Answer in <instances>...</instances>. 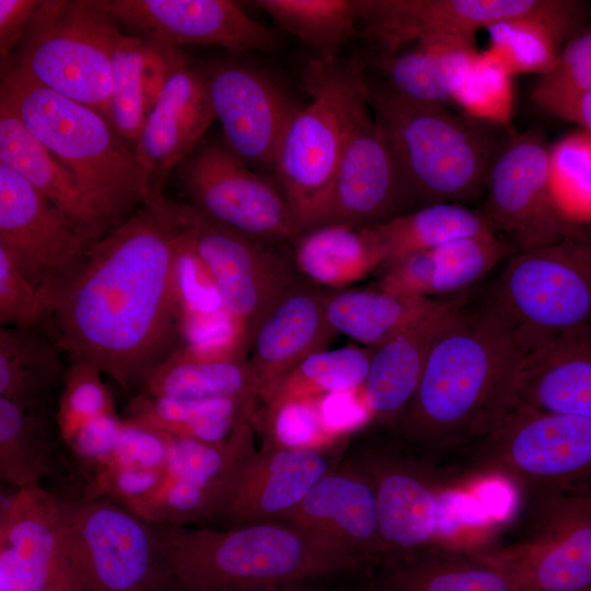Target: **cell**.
<instances>
[{"label": "cell", "instance_id": "cell-1", "mask_svg": "<svg viewBox=\"0 0 591 591\" xmlns=\"http://www.w3.org/2000/svg\"><path fill=\"white\" fill-rule=\"evenodd\" d=\"M179 236L162 195L94 243L43 326L68 362L91 364L138 394L183 348L173 285Z\"/></svg>", "mask_w": 591, "mask_h": 591}, {"label": "cell", "instance_id": "cell-2", "mask_svg": "<svg viewBox=\"0 0 591 591\" xmlns=\"http://www.w3.org/2000/svg\"><path fill=\"white\" fill-rule=\"evenodd\" d=\"M524 355L483 303H465L434 344L394 437L414 453L438 463L487 433L511 407L513 383Z\"/></svg>", "mask_w": 591, "mask_h": 591}, {"label": "cell", "instance_id": "cell-3", "mask_svg": "<svg viewBox=\"0 0 591 591\" xmlns=\"http://www.w3.org/2000/svg\"><path fill=\"white\" fill-rule=\"evenodd\" d=\"M155 528L162 591H248L369 569L354 555L279 520L225 530Z\"/></svg>", "mask_w": 591, "mask_h": 591}, {"label": "cell", "instance_id": "cell-4", "mask_svg": "<svg viewBox=\"0 0 591 591\" xmlns=\"http://www.w3.org/2000/svg\"><path fill=\"white\" fill-rule=\"evenodd\" d=\"M370 106L396 159L410 202L464 205L485 193L490 169L515 136L369 83Z\"/></svg>", "mask_w": 591, "mask_h": 591}, {"label": "cell", "instance_id": "cell-5", "mask_svg": "<svg viewBox=\"0 0 591 591\" xmlns=\"http://www.w3.org/2000/svg\"><path fill=\"white\" fill-rule=\"evenodd\" d=\"M0 94L34 137L78 179L111 230L147 201L135 150L100 112L1 63Z\"/></svg>", "mask_w": 591, "mask_h": 591}, {"label": "cell", "instance_id": "cell-6", "mask_svg": "<svg viewBox=\"0 0 591 591\" xmlns=\"http://www.w3.org/2000/svg\"><path fill=\"white\" fill-rule=\"evenodd\" d=\"M303 86L310 103L288 125L273 167L300 234L322 224L341 157L372 116L361 60L312 58Z\"/></svg>", "mask_w": 591, "mask_h": 591}, {"label": "cell", "instance_id": "cell-7", "mask_svg": "<svg viewBox=\"0 0 591 591\" xmlns=\"http://www.w3.org/2000/svg\"><path fill=\"white\" fill-rule=\"evenodd\" d=\"M508 258L484 304L523 355L591 332V225Z\"/></svg>", "mask_w": 591, "mask_h": 591}, {"label": "cell", "instance_id": "cell-8", "mask_svg": "<svg viewBox=\"0 0 591 591\" xmlns=\"http://www.w3.org/2000/svg\"><path fill=\"white\" fill-rule=\"evenodd\" d=\"M454 455L442 466L452 478L497 477L523 497L591 489V419L511 406L491 430L445 457Z\"/></svg>", "mask_w": 591, "mask_h": 591}, {"label": "cell", "instance_id": "cell-9", "mask_svg": "<svg viewBox=\"0 0 591 591\" xmlns=\"http://www.w3.org/2000/svg\"><path fill=\"white\" fill-rule=\"evenodd\" d=\"M119 30L104 0H40L14 56L1 63L107 118Z\"/></svg>", "mask_w": 591, "mask_h": 591}, {"label": "cell", "instance_id": "cell-10", "mask_svg": "<svg viewBox=\"0 0 591 591\" xmlns=\"http://www.w3.org/2000/svg\"><path fill=\"white\" fill-rule=\"evenodd\" d=\"M345 457L372 485L385 560L441 545L452 482L437 463L404 447L389 428L374 426L350 437Z\"/></svg>", "mask_w": 591, "mask_h": 591}, {"label": "cell", "instance_id": "cell-11", "mask_svg": "<svg viewBox=\"0 0 591 591\" xmlns=\"http://www.w3.org/2000/svg\"><path fill=\"white\" fill-rule=\"evenodd\" d=\"M169 204L210 269L225 309L243 325L252 345L265 318L304 278L292 250L232 229L189 202L169 199Z\"/></svg>", "mask_w": 591, "mask_h": 591}, {"label": "cell", "instance_id": "cell-12", "mask_svg": "<svg viewBox=\"0 0 591 591\" xmlns=\"http://www.w3.org/2000/svg\"><path fill=\"white\" fill-rule=\"evenodd\" d=\"M358 26L378 50L393 55L437 34L475 36L508 19L534 18L573 34L588 27L590 8L577 0H356Z\"/></svg>", "mask_w": 591, "mask_h": 591}, {"label": "cell", "instance_id": "cell-13", "mask_svg": "<svg viewBox=\"0 0 591 591\" xmlns=\"http://www.w3.org/2000/svg\"><path fill=\"white\" fill-rule=\"evenodd\" d=\"M97 241L0 164V248L40 292L46 318L82 271Z\"/></svg>", "mask_w": 591, "mask_h": 591}, {"label": "cell", "instance_id": "cell-14", "mask_svg": "<svg viewBox=\"0 0 591 591\" xmlns=\"http://www.w3.org/2000/svg\"><path fill=\"white\" fill-rule=\"evenodd\" d=\"M60 500L71 558L85 591H162L154 524L108 499Z\"/></svg>", "mask_w": 591, "mask_h": 591}, {"label": "cell", "instance_id": "cell-15", "mask_svg": "<svg viewBox=\"0 0 591 591\" xmlns=\"http://www.w3.org/2000/svg\"><path fill=\"white\" fill-rule=\"evenodd\" d=\"M522 498L519 541L494 553L532 591H591V489Z\"/></svg>", "mask_w": 591, "mask_h": 591}, {"label": "cell", "instance_id": "cell-16", "mask_svg": "<svg viewBox=\"0 0 591 591\" xmlns=\"http://www.w3.org/2000/svg\"><path fill=\"white\" fill-rule=\"evenodd\" d=\"M178 181L189 204L244 234L279 244L300 235L280 188L254 172L224 143H206L181 164Z\"/></svg>", "mask_w": 591, "mask_h": 591}, {"label": "cell", "instance_id": "cell-17", "mask_svg": "<svg viewBox=\"0 0 591 591\" xmlns=\"http://www.w3.org/2000/svg\"><path fill=\"white\" fill-rule=\"evenodd\" d=\"M548 150L534 131L515 135L488 174L482 211L513 254L558 242L584 227L568 222L554 202Z\"/></svg>", "mask_w": 591, "mask_h": 591}, {"label": "cell", "instance_id": "cell-18", "mask_svg": "<svg viewBox=\"0 0 591 591\" xmlns=\"http://www.w3.org/2000/svg\"><path fill=\"white\" fill-rule=\"evenodd\" d=\"M0 591H85L71 558L60 496L39 485L1 497Z\"/></svg>", "mask_w": 591, "mask_h": 591}, {"label": "cell", "instance_id": "cell-19", "mask_svg": "<svg viewBox=\"0 0 591 591\" xmlns=\"http://www.w3.org/2000/svg\"><path fill=\"white\" fill-rule=\"evenodd\" d=\"M204 76L224 146L251 169L273 170L300 107L271 74L252 65L221 61Z\"/></svg>", "mask_w": 591, "mask_h": 591}, {"label": "cell", "instance_id": "cell-20", "mask_svg": "<svg viewBox=\"0 0 591 591\" xmlns=\"http://www.w3.org/2000/svg\"><path fill=\"white\" fill-rule=\"evenodd\" d=\"M128 35L173 46H219L231 51H269L279 45L271 28L229 0H104Z\"/></svg>", "mask_w": 591, "mask_h": 591}, {"label": "cell", "instance_id": "cell-21", "mask_svg": "<svg viewBox=\"0 0 591 591\" xmlns=\"http://www.w3.org/2000/svg\"><path fill=\"white\" fill-rule=\"evenodd\" d=\"M350 437L324 448L263 444L242 466L219 517L230 526L281 520L343 460Z\"/></svg>", "mask_w": 591, "mask_h": 591}, {"label": "cell", "instance_id": "cell-22", "mask_svg": "<svg viewBox=\"0 0 591 591\" xmlns=\"http://www.w3.org/2000/svg\"><path fill=\"white\" fill-rule=\"evenodd\" d=\"M279 521L327 541L361 559L370 569L386 559L372 485L345 455L301 503Z\"/></svg>", "mask_w": 591, "mask_h": 591}, {"label": "cell", "instance_id": "cell-23", "mask_svg": "<svg viewBox=\"0 0 591 591\" xmlns=\"http://www.w3.org/2000/svg\"><path fill=\"white\" fill-rule=\"evenodd\" d=\"M213 119L204 72L187 65L177 69L148 113L134 147L144 179L146 202L163 195L167 176L196 150Z\"/></svg>", "mask_w": 591, "mask_h": 591}, {"label": "cell", "instance_id": "cell-24", "mask_svg": "<svg viewBox=\"0 0 591 591\" xmlns=\"http://www.w3.org/2000/svg\"><path fill=\"white\" fill-rule=\"evenodd\" d=\"M407 204L410 198L396 159L372 115L341 157L322 224L372 225L401 215Z\"/></svg>", "mask_w": 591, "mask_h": 591}, {"label": "cell", "instance_id": "cell-25", "mask_svg": "<svg viewBox=\"0 0 591 591\" xmlns=\"http://www.w3.org/2000/svg\"><path fill=\"white\" fill-rule=\"evenodd\" d=\"M328 292L303 278L256 332L248 363L263 405L308 357L326 350L338 335L327 314Z\"/></svg>", "mask_w": 591, "mask_h": 591}, {"label": "cell", "instance_id": "cell-26", "mask_svg": "<svg viewBox=\"0 0 591 591\" xmlns=\"http://www.w3.org/2000/svg\"><path fill=\"white\" fill-rule=\"evenodd\" d=\"M465 303L462 297L438 299L421 317L374 348L362 386L370 413L368 426L395 425L416 393L434 344Z\"/></svg>", "mask_w": 591, "mask_h": 591}, {"label": "cell", "instance_id": "cell-27", "mask_svg": "<svg viewBox=\"0 0 591 591\" xmlns=\"http://www.w3.org/2000/svg\"><path fill=\"white\" fill-rule=\"evenodd\" d=\"M369 591H514L510 568L495 554L434 545L375 568Z\"/></svg>", "mask_w": 591, "mask_h": 591}, {"label": "cell", "instance_id": "cell-28", "mask_svg": "<svg viewBox=\"0 0 591 591\" xmlns=\"http://www.w3.org/2000/svg\"><path fill=\"white\" fill-rule=\"evenodd\" d=\"M511 406L591 419V332L560 337L524 355Z\"/></svg>", "mask_w": 591, "mask_h": 591}, {"label": "cell", "instance_id": "cell-29", "mask_svg": "<svg viewBox=\"0 0 591 591\" xmlns=\"http://www.w3.org/2000/svg\"><path fill=\"white\" fill-rule=\"evenodd\" d=\"M0 164L24 178L97 240L112 231L74 175L34 137L2 94Z\"/></svg>", "mask_w": 591, "mask_h": 591}, {"label": "cell", "instance_id": "cell-30", "mask_svg": "<svg viewBox=\"0 0 591 591\" xmlns=\"http://www.w3.org/2000/svg\"><path fill=\"white\" fill-rule=\"evenodd\" d=\"M478 54L475 36L437 34L373 61L384 83L397 94L425 104L444 105Z\"/></svg>", "mask_w": 591, "mask_h": 591}, {"label": "cell", "instance_id": "cell-31", "mask_svg": "<svg viewBox=\"0 0 591 591\" xmlns=\"http://www.w3.org/2000/svg\"><path fill=\"white\" fill-rule=\"evenodd\" d=\"M291 250L302 277L335 289L378 271L383 262L372 225L322 224L301 233Z\"/></svg>", "mask_w": 591, "mask_h": 591}, {"label": "cell", "instance_id": "cell-32", "mask_svg": "<svg viewBox=\"0 0 591 591\" xmlns=\"http://www.w3.org/2000/svg\"><path fill=\"white\" fill-rule=\"evenodd\" d=\"M260 406L257 395L173 399L139 393L127 404L125 419L175 437L219 442L250 421Z\"/></svg>", "mask_w": 591, "mask_h": 591}, {"label": "cell", "instance_id": "cell-33", "mask_svg": "<svg viewBox=\"0 0 591 591\" xmlns=\"http://www.w3.org/2000/svg\"><path fill=\"white\" fill-rule=\"evenodd\" d=\"M437 300L374 287L344 289L328 292L326 314L337 334L376 348L421 317Z\"/></svg>", "mask_w": 591, "mask_h": 591}, {"label": "cell", "instance_id": "cell-34", "mask_svg": "<svg viewBox=\"0 0 591 591\" xmlns=\"http://www.w3.org/2000/svg\"><path fill=\"white\" fill-rule=\"evenodd\" d=\"M372 229L383 252L379 275L413 254L461 236L493 231L482 210L457 204L424 206L372 224Z\"/></svg>", "mask_w": 591, "mask_h": 591}, {"label": "cell", "instance_id": "cell-35", "mask_svg": "<svg viewBox=\"0 0 591 591\" xmlns=\"http://www.w3.org/2000/svg\"><path fill=\"white\" fill-rule=\"evenodd\" d=\"M53 338L35 328L1 327L0 397L24 406L47 405L68 367Z\"/></svg>", "mask_w": 591, "mask_h": 591}, {"label": "cell", "instance_id": "cell-36", "mask_svg": "<svg viewBox=\"0 0 591 591\" xmlns=\"http://www.w3.org/2000/svg\"><path fill=\"white\" fill-rule=\"evenodd\" d=\"M47 405L24 406L0 397V479L24 488L55 471L56 442Z\"/></svg>", "mask_w": 591, "mask_h": 591}, {"label": "cell", "instance_id": "cell-37", "mask_svg": "<svg viewBox=\"0 0 591 591\" xmlns=\"http://www.w3.org/2000/svg\"><path fill=\"white\" fill-rule=\"evenodd\" d=\"M140 393L173 399L257 395L247 357L205 360L183 348L158 368Z\"/></svg>", "mask_w": 591, "mask_h": 591}, {"label": "cell", "instance_id": "cell-38", "mask_svg": "<svg viewBox=\"0 0 591 591\" xmlns=\"http://www.w3.org/2000/svg\"><path fill=\"white\" fill-rule=\"evenodd\" d=\"M252 3L321 59H337L340 48L358 31L356 0H256Z\"/></svg>", "mask_w": 591, "mask_h": 591}, {"label": "cell", "instance_id": "cell-39", "mask_svg": "<svg viewBox=\"0 0 591 591\" xmlns=\"http://www.w3.org/2000/svg\"><path fill=\"white\" fill-rule=\"evenodd\" d=\"M254 431L247 421L219 442L172 436L166 472L174 477L221 488L229 497L242 466L256 450Z\"/></svg>", "mask_w": 591, "mask_h": 591}, {"label": "cell", "instance_id": "cell-40", "mask_svg": "<svg viewBox=\"0 0 591 591\" xmlns=\"http://www.w3.org/2000/svg\"><path fill=\"white\" fill-rule=\"evenodd\" d=\"M487 50L512 76H544L555 66L564 44L575 34L545 20L508 19L486 28Z\"/></svg>", "mask_w": 591, "mask_h": 591}, {"label": "cell", "instance_id": "cell-41", "mask_svg": "<svg viewBox=\"0 0 591 591\" xmlns=\"http://www.w3.org/2000/svg\"><path fill=\"white\" fill-rule=\"evenodd\" d=\"M374 348L344 347L323 350L303 360L263 406L350 391L364 384Z\"/></svg>", "mask_w": 591, "mask_h": 591}, {"label": "cell", "instance_id": "cell-42", "mask_svg": "<svg viewBox=\"0 0 591 591\" xmlns=\"http://www.w3.org/2000/svg\"><path fill=\"white\" fill-rule=\"evenodd\" d=\"M548 181L560 215L576 225H591V134L566 135L548 150Z\"/></svg>", "mask_w": 591, "mask_h": 591}, {"label": "cell", "instance_id": "cell-43", "mask_svg": "<svg viewBox=\"0 0 591 591\" xmlns=\"http://www.w3.org/2000/svg\"><path fill=\"white\" fill-rule=\"evenodd\" d=\"M591 93V28L571 36L551 71L538 77L532 102L545 113L573 123L579 102Z\"/></svg>", "mask_w": 591, "mask_h": 591}, {"label": "cell", "instance_id": "cell-44", "mask_svg": "<svg viewBox=\"0 0 591 591\" xmlns=\"http://www.w3.org/2000/svg\"><path fill=\"white\" fill-rule=\"evenodd\" d=\"M227 498L221 488L167 474L147 497L121 507L154 525L186 526L219 517Z\"/></svg>", "mask_w": 591, "mask_h": 591}, {"label": "cell", "instance_id": "cell-45", "mask_svg": "<svg viewBox=\"0 0 591 591\" xmlns=\"http://www.w3.org/2000/svg\"><path fill=\"white\" fill-rule=\"evenodd\" d=\"M512 79L513 77L487 49L478 51L451 100L466 116L512 130L514 108Z\"/></svg>", "mask_w": 591, "mask_h": 591}, {"label": "cell", "instance_id": "cell-46", "mask_svg": "<svg viewBox=\"0 0 591 591\" xmlns=\"http://www.w3.org/2000/svg\"><path fill=\"white\" fill-rule=\"evenodd\" d=\"M436 274L432 296L457 292L484 277L513 254L495 232L461 236L432 250Z\"/></svg>", "mask_w": 591, "mask_h": 591}, {"label": "cell", "instance_id": "cell-47", "mask_svg": "<svg viewBox=\"0 0 591 591\" xmlns=\"http://www.w3.org/2000/svg\"><path fill=\"white\" fill-rule=\"evenodd\" d=\"M144 39L116 33L113 51V93L107 119L116 131L134 147L147 117L141 88V65Z\"/></svg>", "mask_w": 591, "mask_h": 591}, {"label": "cell", "instance_id": "cell-48", "mask_svg": "<svg viewBox=\"0 0 591 591\" xmlns=\"http://www.w3.org/2000/svg\"><path fill=\"white\" fill-rule=\"evenodd\" d=\"M263 444L280 448H324L345 438L326 428L318 398L290 401L278 406H260L250 420ZM350 437V436H349Z\"/></svg>", "mask_w": 591, "mask_h": 591}, {"label": "cell", "instance_id": "cell-49", "mask_svg": "<svg viewBox=\"0 0 591 591\" xmlns=\"http://www.w3.org/2000/svg\"><path fill=\"white\" fill-rule=\"evenodd\" d=\"M101 374L99 369L85 362H68L56 416L63 443L86 420L116 414L113 396L102 382Z\"/></svg>", "mask_w": 591, "mask_h": 591}, {"label": "cell", "instance_id": "cell-50", "mask_svg": "<svg viewBox=\"0 0 591 591\" xmlns=\"http://www.w3.org/2000/svg\"><path fill=\"white\" fill-rule=\"evenodd\" d=\"M173 285L181 323L225 309L210 269L182 228L174 258Z\"/></svg>", "mask_w": 591, "mask_h": 591}, {"label": "cell", "instance_id": "cell-51", "mask_svg": "<svg viewBox=\"0 0 591 591\" xmlns=\"http://www.w3.org/2000/svg\"><path fill=\"white\" fill-rule=\"evenodd\" d=\"M46 308L38 289L0 248V324L1 327L39 328Z\"/></svg>", "mask_w": 591, "mask_h": 591}, {"label": "cell", "instance_id": "cell-52", "mask_svg": "<svg viewBox=\"0 0 591 591\" xmlns=\"http://www.w3.org/2000/svg\"><path fill=\"white\" fill-rule=\"evenodd\" d=\"M166 475L167 472L162 470L107 466L83 483L79 497L85 500L108 499L124 506L147 497Z\"/></svg>", "mask_w": 591, "mask_h": 591}, {"label": "cell", "instance_id": "cell-53", "mask_svg": "<svg viewBox=\"0 0 591 591\" xmlns=\"http://www.w3.org/2000/svg\"><path fill=\"white\" fill-rule=\"evenodd\" d=\"M123 424L117 414L97 416L83 422L65 442L86 479L111 463Z\"/></svg>", "mask_w": 591, "mask_h": 591}, {"label": "cell", "instance_id": "cell-54", "mask_svg": "<svg viewBox=\"0 0 591 591\" xmlns=\"http://www.w3.org/2000/svg\"><path fill=\"white\" fill-rule=\"evenodd\" d=\"M171 442V434L124 418L108 466L166 471Z\"/></svg>", "mask_w": 591, "mask_h": 591}, {"label": "cell", "instance_id": "cell-55", "mask_svg": "<svg viewBox=\"0 0 591 591\" xmlns=\"http://www.w3.org/2000/svg\"><path fill=\"white\" fill-rule=\"evenodd\" d=\"M436 259L432 250L413 254L383 274L374 288L414 297H432Z\"/></svg>", "mask_w": 591, "mask_h": 591}, {"label": "cell", "instance_id": "cell-56", "mask_svg": "<svg viewBox=\"0 0 591 591\" xmlns=\"http://www.w3.org/2000/svg\"><path fill=\"white\" fill-rule=\"evenodd\" d=\"M186 65V58L177 46L144 39L141 88L147 115L162 94L171 76Z\"/></svg>", "mask_w": 591, "mask_h": 591}, {"label": "cell", "instance_id": "cell-57", "mask_svg": "<svg viewBox=\"0 0 591 591\" xmlns=\"http://www.w3.org/2000/svg\"><path fill=\"white\" fill-rule=\"evenodd\" d=\"M362 386L318 397L324 424L334 437H349L370 424Z\"/></svg>", "mask_w": 591, "mask_h": 591}, {"label": "cell", "instance_id": "cell-58", "mask_svg": "<svg viewBox=\"0 0 591 591\" xmlns=\"http://www.w3.org/2000/svg\"><path fill=\"white\" fill-rule=\"evenodd\" d=\"M38 0H0V56L5 62L22 40Z\"/></svg>", "mask_w": 591, "mask_h": 591}, {"label": "cell", "instance_id": "cell-59", "mask_svg": "<svg viewBox=\"0 0 591 591\" xmlns=\"http://www.w3.org/2000/svg\"><path fill=\"white\" fill-rule=\"evenodd\" d=\"M312 580L293 581L256 588L248 591H333L327 588L315 586Z\"/></svg>", "mask_w": 591, "mask_h": 591}, {"label": "cell", "instance_id": "cell-60", "mask_svg": "<svg viewBox=\"0 0 591 591\" xmlns=\"http://www.w3.org/2000/svg\"><path fill=\"white\" fill-rule=\"evenodd\" d=\"M573 123L582 126L584 130L591 134V93L579 102L575 112Z\"/></svg>", "mask_w": 591, "mask_h": 591}, {"label": "cell", "instance_id": "cell-61", "mask_svg": "<svg viewBox=\"0 0 591 591\" xmlns=\"http://www.w3.org/2000/svg\"><path fill=\"white\" fill-rule=\"evenodd\" d=\"M514 591H532L523 586H518L517 589Z\"/></svg>", "mask_w": 591, "mask_h": 591}]
</instances>
